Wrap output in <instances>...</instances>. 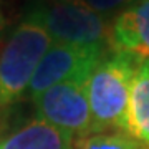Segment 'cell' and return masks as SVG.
<instances>
[{
  "mask_svg": "<svg viewBox=\"0 0 149 149\" xmlns=\"http://www.w3.org/2000/svg\"><path fill=\"white\" fill-rule=\"evenodd\" d=\"M138 61L133 55L108 48L93 68L86 81L93 134L126 129V113Z\"/></svg>",
  "mask_w": 149,
  "mask_h": 149,
  "instance_id": "cell-1",
  "label": "cell"
},
{
  "mask_svg": "<svg viewBox=\"0 0 149 149\" xmlns=\"http://www.w3.org/2000/svg\"><path fill=\"white\" fill-rule=\"evenodd\" d=\"M23 18L40 23L50 33L55 43L109 48L111 20L96 13L81 0L76 2L33 0L28 5Z\"/></svg>",
  "mask_w": 149,
  "mask_h": 149,
  "instance_id": "cell-2",
  "label": "cell"
},
{
  "mask_svg": "<svg viewBox=\"0 0 149 149\" xmlns=\"http://www.w3.org/2000/svg\"><path fill=\"white\" fill-rule=\"evenodd\" d=\"M52 37L33 20L17 25L0 50V106H8L25 96L28 83L43 55L52 47Z\"/></svg>",
  "mask_w": 149,
  "mask_h": 149,
  "instance_id": "cell-3",
  "label": "cell"
},
{
  "mask_svg": "<svg viewBox=\"0 0 149 149\" xmlns=\"http://www.w3.org/2000/svg\"><path fill=\"white\" fill-rule=\"evenodd\" d=\"M38 118L74 139L93 134L86 81H63L32 100Z\"/></svg>",
  "mask_w": 149,
  "mask_h": 149,
  "instance_id": "cell-4",
  "label": "cell"
},
{
  "mask_svg": "<svg viewBox=\"0 0 149 149\" xmlns=\"http://www.w3.org/2000/svg\"><path fill=\"white\" fill-rule=\"evenodd\" d=\"M106 52L108 48L53 42L38 63L25 91V98L33 100L40 93L63 81H88L93 68Z\"/></svg>",
  "mask_w": 149,
  "mask_h": 149,
  "instance_id": "cell-5",
  "label": "cell"
},
{
  "mask_svg": "<svg viewBox=\"0 0 149 149\" xmlns=\"http://www.w3.org/2000/svg\"><path fill=\"white\" fill-rule=\"evenodd\" d=\"M109 48L149 60V0H134L111 20Z\"/></svg>",
  "mask_w": 149,
  "mask_h": 149,
  "instance_id": "cell-6",
  "label": "cell"
},
{
  "mask_svg": "<svg viewBox=\"0 0 149 149\" xmlns=\"http://www.w3.org/2000/svg\"><path fill=\"white\" fill-rule=\"evenodd\" d=\"M73 136L38 116L0 134V149H73Z\"/></svg>",
  "mask_w": 149,
  "mask_h": 149,
  "instance_id": "cell-7",
  "label": "cell"
},
{
  "mask_svg": "<svg viewBox=\"0 0 149 149\" xmlns=\"http://www.w3.org/2000/svg\"><path fill=\"white\" fill-rule=\"evenodd\" d=\"M124 131L149 148V60H139L134 70Z\"/></svg>",
  "mask_w": 149,
  "mask_h": 149,
  "instance_id": "cell-8",
  "label": "cell"
},
{
  "mask_svg": "<svg viewBox=\"0 0 149 149\" xmlns=\"http://www.w3.org/2000/svg\"><path fill=\"white\" fill-rule=\"evenodd\" d=\"M73 149H146L144 144L124 131L96 133L74 139Z\"/></svg>",
  "mask_w": 149,
  "mask_h": 149,
  "instance_id": "cell-9",
  "label": "cell"
},
{
  "mask_svg": "<svg viewBox=\"0 0 149 149\" xmlns=\"http://www.w3.org/2000/svg\"><path fill=\"white\" fill-rule=\"evenodd\" d=\"M81 2L86 3L90 8H93L96 13L103 15L104 18L113 20L119 12H123L134 0H81Z\"/></svg>",
  "mask_w": 149,
  "mask_h": 149,
  "instance_id": "cell-10",
  "label": "cell"
},
{
  "mask_svg": "<svg viewBox=\"0 0 149 149\" xmlns=\"http://www.w3.org/2000/svg\"><path fill=\"white\" fill-rule=\"evenodd\" d=\"M5 28H7V15L5 10H3V5H2V0H0V38L5 33Z\"/></svg>",
  "mask_w": 149,
  "mask_h": 149,
  "instance_id": "cell-11",
  "label": "cell"
},
{
  "mask_svg": "<svg viewBox=\"0 0 149 149\" xmlns=\"http://www.w3.org/2000/svg\"><path fill=\"white\" fill-rule=\"evenodd\" d=\"M32 2H30V3H32ZM43 2H76V0H43Z\"/></svg>",
  "mask_w": 149,
  "mask_h": 149,
  "instance_id": "cell-12",
  "label": "cell"
}]
</instances>
